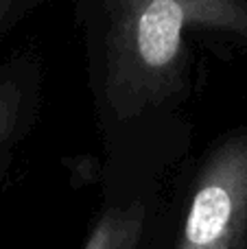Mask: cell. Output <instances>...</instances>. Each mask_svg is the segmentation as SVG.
Masks as SVG:
<instances>
[{"label": "cell", "instance_id": "1", "mask_svg": "<svg viewBox=\"0 0 247 249\" xmlns=\"http://www.w3.org/2000/svg\"><path fill=\"white\" fill-rule=\"evenodd\" d=\"M193 26L247 37V0H107L105 94L121 121L177 92Z\"/></svg>", "mask_w": 247, "mask_h": 249}, {"label": "cell", "instance_id": "2", "mask_svg": "<svg viewBox=\"0 0 247 249\" xmlns=\"http://www.w3.org/2000/svg\"><path fill=\"white\" fill-rule=\"evenodd\" d=\"M247 129L226 136L206 158L175 249H245Z\"/></svg>", "mask_w": 247, "mask_h": 249}, {"label": "cell", "instance_id": "3", "mask_svg": "<svg viewBox=\"0 0 247 249\" xmlns=\"http://www.w3.org/2000/svg\"><path fill=\"white\" fill-rule=\"evenodd\" d=\"M144 203L107 208L94 223L83 249H138L144 230Z\"/></svg>", "mask_w": 247, "mask_h": 249}, {"label": "cell", "instance_id": "4", "mask_svg": "<svg viewBox=\"0 0 247 249\" xmlns=\"http://www.w3.org/2000/svg\"><path fill=\"white\" fill-rule=\"evenodd\" d=\"M22 88L16 81H0V149L9 142L20 121Z\"/></svg>", "mask_w": 247, "mask_h": 249}, {"label": "cell", "instance_id": "5", "mask_svg": "<svg viewBox=\"0 0 247 249\" xmlns=\"http://www.w3.org/2000/svg\"><path fill=\"white\" fill-rule=\"evenodd\" d=\"M11 9H13V0H0V26H2V22L9 18Z\"/></svg>", "mask_w": 247, "mask_h": 249}]
</instances>
